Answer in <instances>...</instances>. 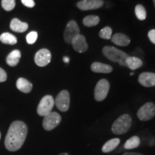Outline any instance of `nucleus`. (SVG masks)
I'll return each mask as SVG.
<instances>
[{"instance_id":"1","label":"nucleus","mask_w":155,"mask_h":155,"mask_svg":"<svg viewBox=\"0 0 155 155\" xmlns=\"http://www.w3.org/2000/svg\"><path fill=\"white\" fill-rule=\"evenodd\" d=\"M28 132V128L26 124L21 121H15L11 124L7 135L5 145L7 150L16 152L24 144Z\"/></svg>"},{"instance_id":"2","label":"nucleus","mask_w":155,"mask_h":155,"mask_svg":"<svg viewBox=\"0 0 155 155\" xmlns=\"http://www.w3.org/2000/svg\"><path fill=\"white\" fill-rule=\"evenodd\" d=\"M103 54L111 61L118 63L122 66H127L126 61L129 55L122 50L111 46H105L103 48Z\"/></svg>"},{"instance_id":"3","label":"nucleus","mask_w":155,"mask_h":155,"mask_svg":"<svg viewBox=\"0 0 155 155\" xmlns=\"http://www.w3.org/2000/svg\"><path fill=\"white\" fill-rule=\"evenodd\" d=\"M131 124H132V120L131 116L127 114H123L114 122L111 131L114 134H124L130 129Z\"/></svg>"},{"instance_id":"4","label":"nucleus","mask_w":155,"mask_h":155,"mask_svg":"<svg viewBox=\"0 0 155 155\" xmlns=\"http://www.w3.org/2000/svg\"><path fill=\"white\" fill-rule=\"evenodd\" d=\"M54 105H55V100L53 97L50 95L45 96L38 104V109H37L38 114L41 116H47L50 112H52Z\"/></svg>"},{"instance_id":"5","label":"nucleus","mask_w":155,"mask_h":155,"mask_svg":"<svg viewBox=\"0 0 155 155\" xmlns=\"http://www.w3.org/2000/svg\"><path fill=\"white\" fill-rule=\"evenodd\" d=\"M137 116L139 120L143 121H150L155 116V104L152 102H148L144 104L138 110Z\"/></svg>"},{"instance_id":"6","label":"nucleus","mask_w":155,"mask_h":155,"mask_svg":"<svg viewBox=\"0 0 155 155\" xmlns=\"http://www.w3.org/2000/svg\"><path fill=\"white\" fill-rule=\"evenodd\" d=\"M110 84L106 79H101L97 83L94 91V98L97 101H102L107 96Z\"/></svg>"},{"instance_id":"7","label":"nucleus","mask_w":155,"mask_h":155,"mask_svg":"<svg viewBox=\"0 0 155 155\" xmlns=\"http://www.w3.org/2000/svg\"><path fill=\"white\" fill-rule=\"evenodd\" d=\"M61 121V116L57 112L52 111L47 116H44L42 126L45 130L51 131L57 127Z\"/></svg>"},{"instance_id":"8","label":"nucleus","mask_w":155,"mask_h":155,"mask_svg":"<svg viewBox=\"0 0 155 155\" xmlns=\"http://www.w3.org/2000/svg\"><path fill=\"white\" fill-rule=\"evenodd\" d=\"M80 35V29L77 22L74 20H71L68 22L64 31V40L67 43L71 44L73 39Z\"/></svg>"},{"instance_id":"9","label":"nucleus","mask_w":155,"mask_h":155,"mask_svg":"<svg viewBox=\"0 0 155 155\" xmlns=\"http://www.w3.org/2000/svg\"><path fill=\"white\" fill-rule=\"evenodd\" d=\"M55 105L61 111L65 112L70 107V94L66 90H63L58 94L55 100Z\"/></svg>"},{"instance_id":"10","label":"nucleus","mask_w":155,"mask_h":155,"mask_svg":"<svg viewBox=\"0 0 155 155\" xmlns=\"http://www.w3.org/2000/svg\"><path fill=\"white\" fill-rule=\"evenodd\" d=\"M51 61V53L48 49L43 48L37 52L35 56V62L36 65L40 67L48 65Z\"/></svg>"},{"instance_id":"11","label":"nucleus","mask_w":155,"mask_h":155,"mask_svg":"<svg viewBox=\"0 0 155 155\" xmlns=\"http://www.w3.org/2000/svg\"><path fill=\"white\" fill-rule=\"evenodd\" d=\"M104 4L103 0H82L77 3V7L81 10L87 11L101 8Z\"/></svg>"},{"instance_id":"12","label":"nucleus","mask_w":155,"mask_h":155,"mask_svg":"<svg viewBox=\"0 0 155 155\" xmlns=\"http://www.w3.org/2000/svg\"><path fill=\"white\" fill-rule=\"evenodd\" d=\"M73 49L78 53H84L88 50V45L87 44L86 38L82 35H78L73 39L71 42Z\"/></svg>"},{"instance_id":"13","label":"nucleus","mask_w":155,"mask_h":155,"mask_svg":"<svg viewBox=\"0 0 155 155\" xmlns=\"http://www.w3.org/2000/svg\"><path fill=\"white\" fill-rule=\"evenodd\" d=\"M139 82L141 86L147 88L155 86V73L150 72L141 73L139 76Z\"/></svg>"},{"instance_id":"14","label":"nucleus","mask_w":155,"mask_h":155,"mask_svg":"<svg viewBox=\"0 0 155 155\" xmlns=\"http://www.w3.org/2000/svg\"><path fill=\"white\" fill-rule=\"evenodd\" d=\"M111 39V41L114 44H116V45L122 46V47L129 45L130 43V38L126 35L122 33H116L114 35Z\"/></svg>"},{"instance_id":"15","label":"nucleus","mask_w":155,"mask_h":155,"mask_svg":"<svg viewBox=\"0 0 155 155\" xmlns=\"http://www.w3.org/2000/svg\"><path fill=\"white\" fill-rule=\"evenodd\" d=\"M16 86L18 90L25 94H28L31 92L32 89V84L28 80L24 78H19L17 81Z\"/></svg>"},{"instance_id":"16","label":"nucleus","mask_w":155,"mask_h":155,"mask_svg":"<svg viewBox=\"0 0 155 155\" xmlns=\"http://www.w3.org/2000/svg\"><path fill=\"white\" fill-rule=\"evenodd\" d=\"M91 71L98 73H109L112 72L113 68L111 65L98 62H95L91 65Z\"/></svg>"},{"instance_id":"17","label":"nucleus","mask_w":155,"mask_h":155,"mask_svg":"<svg viewBox=\"0 0 155 155\" xmlns=\"http://www.w3.org/2000/svg\"><path fill=\"white\" fill-rule=\"evenodd\" d=\"M10 29L16 32H24L28 29V24L26 22H21L17 18L12 19L10 22Z\"/></svg>"},{"instance_id":"18","label":"nucleus","mask_w":155,"mask_h":155,"mask_svg":"<svg viewBox=\"0 0 155 155\" xmlns=\"http://www.w3.org/2000/svg\"><path fill=\"white\" fill-rule=\"evenodd\" d=\"M21 58V52L19 50H14L7 55L6 62L9 66L15 67L19 63Z\"/></svg>"},{"instance_id":"19","label":"nucleus","mask_w":155,"mask_h":155,"mask_svg":"<svg viewBox=\"0 0 155 155\" xmlns=\"http://www.w3.org/2000/svg\"><path fill=\"white\" fill-rule=\"evenodd\" d=\"M126 65L127 67H129V69L134 71L142 66L143 62L140 58L134 57V56H129L126 61Z\"/></svg>"},{"instance_id":"20","label":"nucleus","mask_w":155,"mask_h":155,"mask_svg":"<svg viewBox=\"0 0 155 155\" xmlns=\"http://www.w3.org/2000/svg\"><path fill=\"white\" fill-rule=\"evenodd\" d=\"M120 143V139L118 138L110 139L109 141H106L104 146L102 147V152L104 153L111 152L112 151L115 150V149L119 146Z\"/></svg>"},{"instance_id":"21","label":"nucleus","mask_w":155,"mask_h":155,"mask_svg":"<svg viewBox=\"0 0 155 155\" xmlns=\"http://www.w3.org/2000/svg\"><path fill=\"white\" fill-rule=\"evenodd\" d=\"M141 144L140 138L137 136H133L130 139H128L124 145V147L126 150H132L138 147Z\"/></svg>"},{"instance_id":"22","label":"nucleus","mask_w":155,"mask_h":155,"mask_svg":"<svg viewBox=\"0 0 155 155\" xmlns=\"http://www.w3.org/2000/svg\"><path fill=\"white\" fill-rule=\"evenodd\" d=\"M0 41L4 44L15 45L17 42V39L14 35L9 32H4L0 35Z\"/></svg>"},{"instance_id":"23","label":"nucleus","mask_w":155,"mask_h":155,"mask_svg":"<svg viewBox=\"0 0 155 155\" xmlns=\"http://www.w3.org/2000/svg\"><path fill=\"white\" fill-rule=\"evenodd\" d=\"M100 18L96 15H89L83 19V23L86 27H94L99 23Z\"/></svg>"},{"instance_id":"24","label":"nucleus","mask_w":155,"mask_h":155,"mask_svg":"<svg viewBox=\"0 0 155 155\" xmlns=\"http://www.w3.org/2000/svg\"><path fill=\"white\" fill-rule=\"evenodd\" d=\"M135 15L139 20H144L147 18V12L141 5H137L135 7Z\"/></svg>"},{"instance_id":"25","label":"nucleus","mask_w":155,"mask_h":155,"mask_svg":"<svg viewBox=\"0 0 155 155\" xmlns=\"http://www.w3.org/2000/svg\"><path fill=\"white\" fill-rule=\"evenodd\" d=\"M99 37L106 40H110L112 35V30L110 27H105L101 30L99 32Z\"/></svg>"},{"instance_id":"26","label":"nucleus","mask_w":155,"mask_h":155,"mask_svg":"<svg viewBox=\"0 0 155 155\" xmlns=\"http://www.w3.org/2000/svg\"><path fill=\"white\" fill-rule=\"evenodd\" d=\"M15 0H2V6L6 11H12L15 7Z\"/></svg>"},{"instance_id":"27","label":"nucleus","mask_w":155,"mask_h":155,"mask_svg":"<svg viewBox=\"0 0 155 155\" xmlns=\"http://www.w3.org/2000/svg\"><path fill=\"white\" fill-rule=\"evenodd\" d=\"M37 39H38V32L35 31L30 32L26 37L27 42L30 45L34 44L37 41Z\"/></svg>"},{"instance_id":"28","label":"nucleus","mask_w":155,"mask_h":155,"mask_svg":"<svg viewBox=\"0 0 155 155\" xmlns=\"http://www.w3.org/2000/svg\"><path fill=\"white\" fill-rule=\"evenodd\" d=\"M21 1L25 7H29V8H32L35 5L34 0H21Z\"/></svg>"},{"instance_id":"29","label":"nucleus","mask_w":155,"mask_h":155,"mask_svg":"<svg viewBox=\"0 0 155 155\" xmlns=\"http://www.w3.org/2000/svg\"><path fill=\"white\" fill-rule=\"evenodd\" d=\"M7 79V73L5 72V70H3L2 68H0V83L5 82Z\"/></svg>"},{"instance_id":"30","label":"nucleus","mask_w":155,"mask_h":155,"mask_svg":"<svg viewBox=\"0 0 155 155\" xmlns=\"http://www.w3.org/2000/svg\"><path fill=\"white\" fill-rule=\"evenodd\" d=\"M148 38L150 41L155 45V30H151L149 32Z\"/></svg>"},{"instance_id":"31","label":"nucleus","mask_w":155,"mask_h":155,"mask_svg":"<svg viewBox=\"0 0 155 155\" xmlns=\"http://www.w3.org/2000/svg\"><path fill=\"white\" fill-rule=\"evenodd\" d=\"M122 155H144V154H140V153H137V152H126Z\"/></svg>"},{"instance_id":"32","label":"nucleus","mask_w":155,"mask_h":155,"mask_svg":"<svg viewBox=\"0 0 155 155\" xmlns=\"http://www.w3.org/2000/svg\"><path fill=\"white\" fill-rule=\"evenodd\" d=\"M63 61H64V63H68L69 61H70V58L68 57H66V56H65V57H63Z\"/></svg>"},{"instance_id":"33","label":"nucleus","mask_w":155,"mask_h":155,"mask_svg":"<svg viewBox=\"0 0 155 155\" xmlns=\"http://www.w3.org/2000/svg\"><path fill=\"white\" fill-rule=\"evenodd\" d=\"M59 155H70V154H68V153H61V154H60Z\"/></svg>"},{"instance_id":"34","label":"nucleus","mask_w":155,"mask_h":155,"mask_svg":"<svg viewBox=\"0 0 155 155\" xmlns=\"http://www.w3.org/2000/svg\"><path fill=\"white\" fill-rule=\"evenodd\" d=\"M153 2H154V7H155V0H153Z\"/></svg>"},{"instance_id":"35","label":"nucleus","mask_w":155,"mask_h":155,"mask_svg":"<svg viewBox=\"0 0 155 155\" xmlns=\"http://www.w3.org/2000/svg\"><path fill=\"white\" fill-rule=\"evenodd\" d=\"M0 139H1V133H0Z\"/></svg>"}]
</instances>
